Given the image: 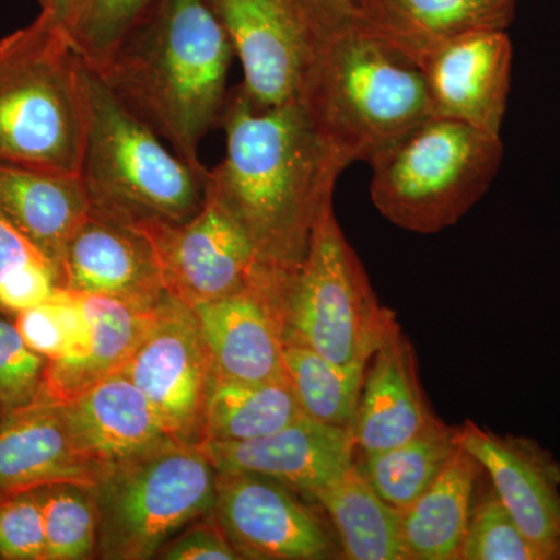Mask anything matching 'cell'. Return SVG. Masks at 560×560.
Returning a JSON list of instances; mask_svg holds the SVG:
<instances>
[{
    "label": "cell",
    "mask_w": 560,
    "mask_h": 560,
    "mask_svg": "<svg viewBox=\"0 0 560 560\" xmlns=\"http://www.w3.org/2000/svg\"><path fill=\"white\" fill-rule=\"evenodd\" d=\"M221 127L226 156L209 171L206 197L226 210L267 270L287 272L307 253L346 164L300 101L260 108L230 91Z\"/></svg>",
    "instance_id": "obj_1"
},
{
    "label": "cell",
    "mask_w": 560,
    "mask_h": 560,
    "mask_svg": "<svg viewBox=\"0 0 560 560\" xmlns=\"http://www.w3.org/2000/svg\"><path fill=\"white\" fill-rule=\"evenodd\" d=\"M232 57L208 0H158L95 72L183 160L208 172L200 145L223 117Z\"/></svg>",
    "instance_id": "obj_2"
},
{
    "label": "cell",
    "mask_w": 560,
    "mask_h": 560,
    "mask_svg": "<svg viewBox=\"0 0 560 560\" xmlns=\"http://www.w3.org/2000/svg\"><path fill=\"white\" fill-rule=\"evenodd\" d=\"M300 102L346 167L433 116L418 66L360 27L319 43Z\"/></svg>",
    "instance_id": "obj_3"
},
{
    "label": "cell",
    "mask_w": 560,
    "mask_h": 560,
    "mask_svg": "<svg viewBox=\"0 0 560 560\" xmlns=\"http://www.w3.org/2000/svg\"><path fill=\"white\" fill-rule=\"evenodd\" d=\"M88 119L80 178L90 212L140 224L184 223L206 202L208 172L162 143L95 70L88 68Z\"/></svg>",
    "instance_id": "obj_4"
},
{
    "label": "cell",
    "mask_w": 560,
    "mask_h": 560,
    "mask_svg": "<svg viewBox=\"0 0 560 560\" xmlns=\"http://www.w3.org/2000/svg\"><path fill=\"white\" fill-rule=\"evenodd\" d=\"M88 66L43 16L0 38V161L79 175Z\"/></svg>",
    "instance_id": "obj_5"
},
{
    "label": "cell",
    "mask_w": 560,
    "mask_h": 560,
    "mask_svg": "<svg viewBox=\"0 0 560 560\" xmlns=\"http://www.w3.org/2000/svg\"><path fill=\"white\" fill-rule=\"evenodd\" d=\"M270 301L283 346H304L342 368H366L396 326L363 261L342 232L334 201L320 212L304 259L272 280Z\"/></svg>",
    "instance_id": "obj_6"
},
{
    "label": "cell",
    "mask_w": 560,
    "mask_h": 560,
    "mask_svg": "<svg viewBox=\"0 0 560 560\" xmlns=\"http://www.w3.org/2000/svg\"><path fill=\"white\" fill-rule=\"evenodd\" d=\"M501 160L500 136L433 114L372 158V202L401 230L436 234L485 197Z\"/></svg>",
    "instance_id": "obj_7"
},
{
    "label": "cell",
    "mask_w": 560,
    "mask_h": 560,
    "mask_svg": "<svg viewBox=\"0 0 560 560\" xmlns=\"http://www.w3.org/2000/svg\"><path fill=\"white\" fill-rule=\"evenodd\" d=\"M217 475L201 444L173 441L109 467L94 490L95 559L150 560L213 510Z\"/></svg>",
    "instance_id": "obj_8"
},
{
    "label": "cell",
    "mask_w": 560,
    "mask_h": 560,
    "mask_svg": "<svg viewBox=\"0 0 560 560\" xmlns=\"http://www.w3.org/2000/svg\"><path fill=\"white\" fill-rule=\"evenodd\" d=\"M212 514L242 559H342L318 504L264 475L219 471Z\"/></svg>",
    "instance_id": "obj_9"
},
{
    "label": "cell",
    "mask_w": 560,
    "mask_h": 560,
    "mask_svg": "<svg viewBox=\"0 0 560 560\" xmlns=\"http://www.w3.org/2000/svg\"><path fill=\"white\" fill-rule=\"evenodd\" d=\"M136 226L153 245L167 293L190 307L267 289L275 276L261 265L242 228L209 197L184 223L145 221Z\"/></svg>",
    "instance_id": "obj_10"
},
{
    "label": "cell",
    "mask_w": 560,
    "mask_h": 560,
    "mask_svg": "<svg viewBox=\"0 0 560 560\" xmlns=\"http://www.w3.org/2000/svg\"><path fill=\"white\" fill-rule=\"evenodd\" d=\"M121 372L142 390L173 438L201 444L217 375L190 305L167 294Z\"/></svg>",
    "instance_id": "obj_11"
},
{
    "label": "cell",
    "mask_w": 560,
    "mask_h": 560,
    "mask_svg": "<svg viewBox=\"0 0 560 560\" xmlns=\"http://www.w3.org/2000/svg\"><path fill=\"white\" fill-rule=\"evenodd\" d=\"M243 68V94L260 108L301 98L319 40L293 0H208Z\"/></svg>",
    "instance_id": "obj_12"
},
{
    "label": "cell",
    "mask_w": 560,
    "mask_h": 560,
    "mask_svg": "<svg viewBox=\"0 0 560 560\" xmlns=\"http://www.w3.org/2000/svg\"><path fill=\"white\" fill-rule=\"evenodd\" d=\"M434 116L500 136L511 91L506 31H475L442 40L416 58Z\"/></svg>",
    "instance_id": "obj_13"
},
{
    "label": "cell",
    "mask_w": 560,
    "mask_h": 560,
    "mask_svg": "<svg viewBox=\"0 0 560 560\" xmlns=\"http://www.w3.org/2000/svg\"><path fill=\"white\" fill-rule=\"evenodd\" d=\"M460 447L481 464L541 560H560V463L539 442L466 420Z\"/></svg>",
    "instance_id": "obj_14"
},
{
    "label": "cell",
    "mask_w": 560,
    "mask_h": 560,
    "mask_svg": "<svg viewBox=\"0 0 560 560\" xmlns=\"http://www.w3.org/2000/svg\"><path fill=\"white\" fill-rule=\"evenodd\" d=\"M61 289L154 308L167 296L153 245L140 228L90 212L62 253Z\"/></svg>",
    "instance_id": "obj_15"
},
{
    "label": "cell",
    "mask_w": 560,
    "mask_h": 560,
    "mask_svg": "<svg viewBox=\"0 0 560 560\" xmlns=\"http://www.w3.org/2000/svg\"><path fill=\"white\" fill-rule=\"evenodd\" d=\"M219 471H250L313 497L355 460L352 433L318 420L298 419L285 429L237 444H201Z\"/></svg>",
    "instance_id": "obj_16"
},
{
    "label": "cell",
    "mask_w": 560,
    "mask_h": 560,
    "mask_svg": "<svg viewBox=\"0 0 560 560\" xmlns=\"http://www.w3.org/2000/svg\"><path fill=\"white\" fill-rule=\"evenodd\" d=\"M436 419L420 385L415 348L397 323L364 372L352 425L355 455H372L404 444Z\"/></svg>",
    "instance_id": "obj_17"
},
{
    "label": "cell",
    "mask_w": 560,
    "mask_h": 560,
    "mask_svg": "<svg viewBox=\"0 0 560 560\" xmlns=\"http://www.w3.org/2000/svg\"><path fill=\"white\" fill-rule=\"evenodd\" d=\"M57 405L80 451L105 470L178 441L124 372Z\"/></svg>",
    "instance_id": "obj_18"
},
{
    "label": "cell",
    "mask_w": 560,
    "mask_h": 560,
    "mask_svg": "<svg viewBox=\"0 0 560 560\" xmlns=\"http://www.w3.org/2000/svg\"><path fill=\"white\" fill-rule=\"evenodd\" d=\"M105 471L80 451L54 401L3 416L0 501L57 482L95 486Z\"/></svg>",
    "instance_id": "obj_19"
},
{
    "label": "cell",
    "mask_w": 560,
    "mask_h": 560,
    "mask_svg": "<svg viewBox=\"0 0 560 560\" xmlns=\"http://www.w3.org/2000/svg\"><path fill=\"white\" fill-rule=\"evenodd\" d=\"M217 378L270 382L285 377L283 340L268 289L194 305Z\"/></svg>",
    "instance_id": "obj_20"
},
{
    "label": "cell",
    "mask_w": 560,
    "mask_h": 560,
    "mask_svg": "<svg viewBox=\"0 0 560 560\" xmlns=\"http://www.w3.org/2000/svg\"><path fill=\"white\" fill-rule=\"evenodd\" d=\"M517 0H355L357 27L412 62L442 40L475 31H508Z\"/></svg>",
    "instance_id": "obj_21"
},
{
    "label": "cell",
    "mask_w": 560,
    "mask_h": 560,
    "mask_svg": "<svg viewBox=\"0 0 560 560\" xmlns=\"http://www.w3.org/2000/svg\"><path fill=\"white\" fill-rule=\"evenodd\" d=\"M90 210L80 175L0 161V212L57 268Z\"/></svg>",
    "instance_id": "obj_22"
},
{
    "label": "cell",
    "mask_w": 560,
    "mask_h": 560,
    "mask_svg": "<svg viewBox=\"0 0 560 560\" xmlns=\"http://www.w3.org/2000/svg\"><path fill=\"white\" fill-rule=\"evenodd\" d=\"M482 475L481 464L459 447L438 480L399 511L408 560H459Z\"/></svg>",
    "instance_id": "obj_23"
},
{
    "label": "cell",
    "mask_w": 560,
    "mask_h": 560,
    "mask_svg": "<svg viewBox=\"0 0 560 560\" xmlns=\"http://www.w3.org/2000/svg\"><path fill=\"white\" fill-rule=\"evenodd\" d=\"M77 294L90 323V349L73 366L47 363L39 400L65 404L103 378L124 371L156 311L98 294Z\"/></svg>",
    "instance_id": "obj_24"
},
{
    "label": "cell",
    "mask_w": 560,
    "mask_h": 560,
    "mask_svg": "<svg viewBox=\"0 0 560 560\" xmlns=\"http://www.w3.org/2000/svg\"><path fill=\"white\" fill-rule=\"evenodd\" d=\"M337 534L342 559L408 560L399 511L372 489L355 460L313 497Z\"/></svg>",
    "instance_id": "obj_25"
},
{
    "label": "cell",
    "mask_w": 560,
    "mask_h": 560,
    "mask_svg": "<svg viewBox=\"0 0 560 560\" xmlns=\"http://www.w3.org/2000/svg\"><path fill=\"white\" fill-rule=\"evenodd\" d=\"M304 416L285 377L250 383L217 378L206 411L201 444L259 440Z\"/></svg>",
    "instance_id": "obj_26"
},
{
    "label": "cell",
    "mask_w": 560,
    "mask_h": 560,
    "mask_svg": "<svg viewBox=\"0 0 560 560\" xmlns=\"http://www.w3.org/2000/svg\"><path fill=\"white\" fill-rule=\"evenodd\" d=\"M459 447V427H448L438 418L404 444L372 455H355V464L372 489L394 510L401 511L438 480Z\"/></svg>",
    "instance_id": "obj_27"
},
{
    "label": "cell",
    "mask_w": 560,
    "mask_h": 560,
    "mask_svg": "<svg viewBox=\"0 0 560 560\" xmlns=\"http://www.w3.org/2000/svg\"><path fill=\"white\" fill-rule=\"evenodd\" d=\"M283 372L307 418L352 433L366 368H342L315 350L283 348Z\"/></svg>",
    "instance_id": "obj_28"
},
{
    "label": "cell",
    "mask_w": 560,
    "mask_h": 560,
    "mask_svg": "<svg viewBox=\"0 0 560 560\" xmlns=\"http://www.w3.org/2000/svg\"><path fill=\"white\" fill-rule=\"evenodd\" d=\"M35 492L43 514L46 560L95 559L97 510L92 486L57 482Z\"/></svg>",
    "instance_id": "obj_29"
},
{
    "label": "cell",
    "mask_w": 560,
    "mask_h": 560,
    "mask_svg": "<svg viewBox=\"0 0 560 560\" xmlns=\"http://www.w3.org/2000/svg\"><path fill=\"white\" fill-rule=\"evenodd\" d=\"M60 289L57 265L0 212V313H18L44 304Z\"/></svg>",
    "instance_id": "obj_30"
},
{
    "label": "cell",
    "mask_w": 560,
    "mask_h": 560,
    "mask_svg": "<svg viewBox=\"0 0 560 560\" xmlns=\"http://www.w3.org/2000/svg\"><path fill=\"white\" fill-rule=\"evenodd\" d=\"M156 3L158 0H81L68 28L70 43L88 68L102 69Z\"/></svg>",
    "instance_id": "obj_31"
},
{
    "label": "cell",
    "mask_w": 560,
    "mask_h": 560,
    "mask_svg": "<svg viewBox=\"0 0 560 560\" xmlns=\"http://www.w3.org/2000/svg\"><path fill=\"white\" fill-rule=\"evenodd\" d=\"M459 560H541L486 474L478 486Z\"/></svg>",
    "instance_id": "obj_32"
},
{
    "label": "cell",
    "mask_w": 560,
    "mask_h": 560,
    "mask_svg": "<svg viewBox=\"0 0 560 560\" xmlns=\"http://www.w3.org/2000/svg\"><path fill=\"white\" fill-rule=\"evenodd\" d=\"M49 360L33 352L14 320L0 313V412L25 410L39 400Z\"/></svg>",
    "instance_id": "obj_33"
},
{
    "label": "cell",
    "mask_w": 560,
    "mask_h": 560,
    "mask_svg": "<svg viewBox=\"0 0 560 560\" xmlns=\"http://www.w3.org/2000/svg\"><path fill=\"white\" fill-rule=\"evenodd\" d=\"M0 560H46L43 514L35 490L0 501Z\"/></svg>",
    "instance_id": "obj_34"
},
{
    "label": "cell",
    "mask_w": 560,
    "mask_h": 560,
    "mask_svg": "<svg viewBox=\"0 0 560 560\" xmlns=\"http://www.w3.org/2000/svg\"><path fill=\"white\" fill-rule=\"evenodd\" d=\"M162 560H241L212 512L179 530L158 552Z\"/></svg>",
    "instance_id": "obj_35"
},
{
    "label": "cell",
    "mask_w": 560,
    "mask_h": 560,
    "mask_svg": "<svg viewBox=\"0 0 560 560\" xmlns=\"http://www.w3.org/2000/svg\"><path fill=\"white\" fill-rule=\"evenodd\" d=\"M14 324L24 338L25 345L49 361L60 360L66 355V335L61 320L50 300L35 305L14 316Z\"/></svg>",
    "instance_id": "obj_36"
},
{
    "label": "cell",
    "mask_w": 560,
    "mask_h": 560,
    "mask_svg": "<svg viewBox=\"0 0 560 560\" xmlns=\"http://www.w3.org/2000/svg\"><path fill=\"white\" fill-rule=\"evenodd\" d=\"M319 43L357 27L355 0H293Z\"/></svg>",
    "instance_id": "obj_37"
},
{
    "label": "cell",
    "mask_w": 560,
    "mask_h": 560,
    "mask_svg": "<svg viewBox=\"0 0 560 560\" xmlns=\"http://www.w3.org/2000/svg\"><path fill=\"white\" fill-rule=\"evenodd\" d=\"M81 0H39L40 16L68 33Z\"/></svg>",
    "instance_id": "obj_38"
},
{
    "label": "cell",
    "mask_w": 560,
    "mask_h": 560,
    "mask_svg": "<svg viewBox=\"0 0 560 560\" xmlns=\"http://www.w3.org/2000/svg\"><path fill=\"white\" fill-rule=\"evenodd\" d=\"M3 415L0 412V425H2Z\"/></svg>",
    "instance_id": "obj_39"
}]
</instances>
